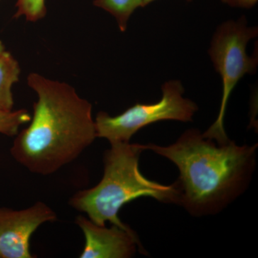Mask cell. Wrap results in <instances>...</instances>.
Segmentation results:
<instances>
[{"label": "cell", "instance_id": "3", "mask_svg": "<svg viewBox=\"0 0 258 258\" xmlns=\"http://www.w3.org/2000/svg\"><path fill=\"white\" fill-rule=\"evenodd\" d=\"M103 157V178L96 186L75 194L69 205L88 215L98 225L109 222L124 230H132L118 217L120 209L132 200L149 197L165 204L177 203L174 184L163 185L148 179L139 169L141 144H111Z\"/></svg>", "mask_w": 258, "mask_h": 258}, {"label": "cell", "instance_id": "11", "mask_svg": "<svg viewBox=\"0 0 258 258\" xmlns=\"http://www.w3.org/2000/svg\"><path fill=\"white\" fill-rule=\"evenodd\" d=\"M15 18L25 17L30 22H37L46 15L45 0H17Z\"/></svg>", "mask_w": 258, "mask_h": 258}, {"label": "cell", "instance_id": "9", "mask_svg": "<svg viewBox=\"0 0 258 258\" xmlns=\"http://www.w3.org/2000/svg\"><path fill=\"white\" fill-rule=\"evenodd\" d=\"M93 5L113 15L120 31L125 32L131 16L142 8V0H95Z\"/></svg>", "mask_w": 258, "mask_h": 258}, {"label": "cell", "instance_id": "4", "mask_svg": "<svg viewBox=\"0 0 258 258\" xmlns=\"http://www.w3.org/2000/svg\"><path fill=\"white\" fill-rule=\"evenodd\" d=\"M257 33V27L248 26L242 17L222 23L212 37L209 55L221 77L222 98L217 119L203 134L217 144L230 140L224 128V118L231 93L241 79L246 74H253L257 69V57L247 54V45Z\"/></svg>", "mask_w": 258, "mask_h": 258}, {"label": "cell", "instance_id": "13", "mask_svg": "<svg viewBox=\"0 0 258 258\" xmlns=\"http://www.w3.org/2000/svg\"><path fill=\"white\" fill-rule=\"evenodd\" d=\"M154 1H155V0H142V8L147 6L148 5L150 4V3ZM187 1H191V0H187Z\"/></svg>", "mask_w": 258, "mask_h": 258}, {"label": "cell", "instance_id": "2", "mask_svg": "<svg viewBox=\"0 0 258 258\" xmlns=\"http://www.w3.org/2000/svg\"><path fill=\"white\" fill-rule=\"evenodd\" d=\"M28 84L37 95L28 127L10 153L28 170L50 175L76 160L97 138L92 105L72 86L32 73Z\"/></svg>", "mask_w": 258, "mask_h": 258}, {"label": "cell", "instance_id": "1", "mask_svg": "<svg viewBox=\"0 0 258 258\" xmlns=\"http://www.w3.org/2000/svg\"><path fill=\"white\" fill-rule=\"evenodd\" d=\"M141 147L177 166L176 205L192 216L216 215L227 208L248 187L255 170L257 144L238 146L231 140L217 144L196 128L186 131L167 147Z\"/></svg>", "mask_w": 258, "mask_h": 258}, {"label": "cell", "instance_id": "5", "mask_svg": "<svg viewBox=\"0 0 258 258\" xmlns=\"http://www.w3.org/2000/svg\"><path fill=\"white\" fill-rule=\"evenodd\" d=\"M161 91L162 96L157 103H137L115 116L100 111L95 120L97 137L106 139L110 144L128 143L134 134L148 125L161 120H192L198 106L184 98L182 83L175 80L167 81Z\"/></svg>", "mask_w": 258, "mask_h": 258}, {"label": "cell", "instance_id": "12", "mask_svg": "<svg viewBox=\"0 0 258 258\" xmlns=\"http://www.w3.org/2000/svg\"><path fill=\"white\" fill-rule=\"evenodd\" d=\"M221 1L232 8L250 9L255 6L258 0H221Z\"/></svg>", "mask_w": 258, "mask_h": 258}, {"label": "cell", "instance_id": "10", "mask_svg": "<svg viewBox=\"0 0 258 258\" xmlns=\"http://www.w3.org/2000/svg\"><path fill=\"white\" fill-rule=\"evenodd\" d=\"M31 120V115L27 110L8 112L0 111V134L8 137H14L22 125Z\"/></svg>", "mask_w": 258, "mask_h": 258}, {"label": "cell", "instance_id": "8", "mask_svg": "<svg viewBox=\"0 0 258 258\" xmlns=\"http://www.w3.org/2000/svg\"><path fill=\"white\" fill-rule=\"evenodd\" d=\"M20 73L18 60L5 50L0 56V111H13L14 98L12 88L20 80Z\"/></svg>", "mask_w": 258, "mask_h": 258}, {"label": "cell", "instance_id": "6", "mask_svg": "<svg viewBox=\"0 0 258 258\" xmlns=\"http://www.w3.org/2000/svg\"><path fill=\"white\" fill-rule=\"evenodd\" d=\"M57 215L42 202L23 210L0 208V258H32L30 238L40 226Z\"/></svg>", "mask_w": 258, "mask_h": 258}, {"label": "cell", "instance_id": "7", "mask_svg": "<svg viewBox=\"0 0 258 258\" xmlns=\"http://www.w3.org/2000/svg\"><path fill=\"white\" fill-rule=\"evenodd\" d=\"M76 223L85 236L81 258H129L135 254L137 246L141 247L133 230H124L114 225L108 228L82 215L76 217Z\"/></svg>", "mask_w": 258, "mask_h": 258}, {"label": "cell", "instance_id": "14", "mask_svg": "<svg viewBox=\"0 0 258 258\" xmlns=\"http://www.w3.org/2000/svg\"><path fill=\"white\" fill-rule=\"evenodd\" d=\"M5 51V47L4 44L2 42V40H0V56H1L2 54Z\"/></svg>", "mask_w": 258, "mask_h": 258}]
</instances>
